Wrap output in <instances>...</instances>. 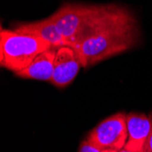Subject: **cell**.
<instances>
[{
  "instance_id": "obj_1",
  "label": "cell",
  "mask_w": 152,
  "mask_h": 152,
  "mask_svg": "<svg viewBox=\"0 0 152 152\" xmlns=\"http://www.w3.org/2000/svg\"><path fill=\"white\" fill-rule=\"evenodd\" d=\"M140 31L131 12L122 7L94 33L72 46L83 67H89L137 45Z\"/></svg>"
},
{
  "instance_id": "obj_2",
  "label": "cell",
  "mask_w": 152,
  "mask_h": 152,
  "mask_svg": "<svg viewBox=\"0 0 152 152\" xmlns=\"http://www.w3.org/2000/svg\"><path fill=\"white\" fill-rule=\"evenodd\" d=\"M119 7L117 5L65 4L49 18L72 47L94 33Z\"/></svg>"
},
{
  "instance_id": "obj_3",
  "label": "cell",
  "mask_w": 152,
  "mask_h": 152,
  "mask_svg": "<svg viewBox=\"0 0 152 152\" xmlns=\"http://www.w3.org/2000/svg\"><path fill=\"white\" fill-rule=\"evenodd\" d=\"M50 48V44L38 37L2 28L0 33V64L15 74L26 67L37 55Z\"/></svg>"
},
{
  "instance_id": "obj_4",
  "label": "cell",
  "mask_w": 152,
  "mask_h": 152,
  "mask_svg": "<svg viewBox=\"0 0 152 152\" xmlns=\"http://www.w3.org/2000/svg\"><path fill=\"white\" fill-rule=\"evenodd\" d=\"M86 140L100 148L122 149L128 140L127 114L118 112L105 118L89 132Z\"/></svg>"
},
{
  "instance_id": "obj_5",
  "label": "cell",
  "mask_w": 152,
  "mask_h": 152,
  "mask_svg": "<svg viewBox=\"0 0 152 152\" xmlns=\"http://www.w3.org/2000/svg\"><path fill=\"white\" fill-rule=\"evenodd\" d=\"M81 66L80 59L73 48L60 47L56 53L53 74L49 82L57 88H66L74 80Z\"/></svg>"
},
{
  "instance_id": "obj_6",
  "label": "cell",
  "mask_w": 152,
  "mask_h": 152,
  "mask_svg": "<svg viewBox=\"0 0 152 152\" xmlns=\"http://www.w3.org/2000/svg\"><path fill=\"white\" fill-rule=\"evenodd\" d=\"M13 30L20 34L38 37L55 48L69 46L49 17L43 20L18 24Z\"/></svg>"
},
{
  "instance_id": "obj_7",
  "label": "cell",
  "mask_w": 152,
  "mask_h": 152,
  "mask_svg": "<svg viewBox=\"0 0 152 152\" xmlns=\"http://www.w3.org/2000/svg\"><path fill=\"white\" fill-rule=\"evenodd\" d=\"M128 140L124 148L144 152V147L151 129L149 116L143 113L127 114Z\"/></svg>"
},
{
  "instance_id": "obj_8",
  "label": "cell",
  "mask_w": 152,
  "mask_h": 152,
  "mask_svg": "<svg viewBox=\"0 0 152 152\" xmlns=\"http://www.w3.org/2000/svg\"><path fill=\"white\" fill-rule=\"evenodd\" d=\"M58 48L52 47L40 53L28 66L15 73V75L22 78L50 81Z\"/></svg>"
},
{
  "instance_id": "obj_9",
  "label": "cell",
  "mask_w": 152,
  "mask_h": 152,
  "mask_svg": "<svg viewBox=\"0 0 152 152\" xmlns=\"http://www.w3.org/2000/svg\"><path fill=\"white\" fill-rule=\"evenodd\" d=\"M78 152H118V151L115 149H108V148H100L99 146H96V145L90 143L88 140H85L80 144Z\"/></svg>"
},
{
  "instance_id": "obj_10",
  "label": "cell",
  "mask_w": 152,
  "mask_h": 152,
  "mask_svg": "<svg viewBox=\"0 0 152 152\" xmlns=\"http://www.w3.org/2000/svg\"><path fill=\"white\" fill-rule=\"evenodd\" d=\"M148 116L151 121V129L148 137V140L146 141L145 147H144V152H152V113H150Z\"/></svg>"
},
{
  "instance_id": "obj_11",
  "label": "cell",
  "mask_w": 152,
  "mask_h": 152,
  "mask_svg": "<svg viewBox=\"0 0 152 152\" xmlns=\"http://www.w3.org/2000/svg\"><path fill=\"white\" fill-rule=\"evenodd\" d=\"M118 152H137V151H132V150H129V149H126V148H122L120 150H118Z\"/></svg>"
}]
</instances>
